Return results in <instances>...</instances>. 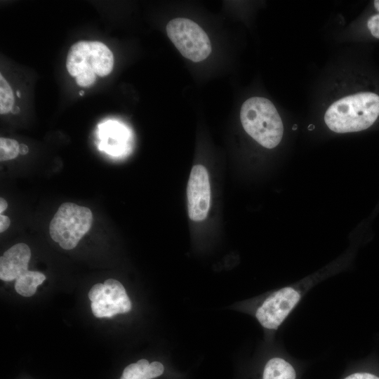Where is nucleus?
<instances>
[{"mask_svg": "<svg viewBox=\"0 0 379 379\" xmlns=\"http://www.w3.org/2000/svg\"><path fill=\"white\" fill-rule=\"evenodd\" d=\"M379 116V95L370 92L350 95L333 102L324 115L325 123L336 133H350L371 126Z\"/></svg>", "mask_w": 379, "mask_h": 379, "instance_id": "1", "label": "nucleus"}, {"mask_svg": "<svg viewBox=\"0 0 379 379\" xmlns=\"http://www.w3.org/2000/svg\"><path fill=\"white\" fill-rule=\"evenodd\" d=\"M114 56L111 50L98 41H80L68 51L66 68L83 87L93 84L96 77H105L112 70Z\"/></svg>", "mask_w": 379, "mask_h": 379, "instance_id": "2", "label": "nucleus"}, {"mask_svg": "<svg viewBox=\"0 0 379 379\" xmlns=\"http://www.w3.org/2000/svg\"><path fill=\"white\" fill-rule=\"evenodd\" d=\"M240 119L245 131L262 146L272 149L281 142L283 123L268 99L252 97L246 100L241 107Z\"/></svg>", "mask_w": 379, "mask_h": 379, "instance_id": "3", "label": "nucleus"}, {"mask_svg": "<svg viewBox=\"0 0 379 379\" xmlns=\"http://www.w3.org/2000/svg\"><path fill=\"white\" fill-rule=\"evenodd\" d=\"M92 223L93 214L88 208L66 202L60 206L53 215L49 233L61 248L71 250L89 231Z\"/></svg>", "mask_w": 379, "mask_h": 379, "instance_id": "4", "label": "nucleus"}, {"mask_svg": "<svg viewBox=\"0 0 379 379\" xmlns=\"http://www.w3.org/2000/svg\"><path fill=\"white\" fill-rule=\"evenodd\" d=\"M166 29L171 42L187 59L199 62L210 55L211 41L205 31L194 21L175 18L168 22Z\"/></svg>", "mask_w": 379, "mask_h": 379, "instance_id": "5", "label": "nucleus"}, {"mask_svg": "<svg viewBox=\"0 0 379 379\" xmlns=\"http://www.w3.org/2000/svg\"><path fill=\"white\" fill-rule=\"evenodd\" d=\"M307 291L306 288L289 286L273 292L257 309V320L266 329L277 330Z\"/></svg>", "mask_w": 379, "mask_h": 379, "instance_id": "6", "label": "nucleus"}, {"mask_svg": "<svg viewBox=\"0 0 379 379\" xmlns=\"http://www.w3.org/2000/svg\"><path fill=\"white\" fill-rule=\"evenodd\" d=\"M88 298L91 301L93 314L98 318L126 313L132 307L124 286L113 279L93 285L88 292Z\"/></svg>", "mask_w": 379, "mask_h": 379, "instance_id": "7", "label": "nucleus"}, {"mask_svg": "<svg viewBox=\"0 0 379 379\" xmlns=\"http://www.w3.org/2000/svg\"><path fill=\"white\" fill-rule=\"evenodd\" d=\"M188 215L193 221L207 217L211 201V187L206 168L195 165L192 168L187 188Z\"/></svg>", "mask_w": 379, "mask_h": 379, "instance_id": "8", "label": "nucleus"}, {"mask_svg": "<svg viewBox=\"0 0 379 379\" xmlns=\"http://www.w3.org/2000/svg\"><path fill=\"white\" fill-rule=\"evenodd\" d=\"M31 258L29 247L19 243L8 248L0 258V279L5 281L16 279L28 270Z\"/></svg>", "mask_w": 379, "mask_h": 379, "instance_id": "9", "label": "nucleus"}, {"mask_svg": "<svg viewBox=\"0 0 379 379\" xmlns=\"http://www.w3.org/2000/svg\"><path fill=\"white\" fill-rule=\"evenodd\" d=\"M164 371L161 363L153 361L149 364L142 359L126 366L120 379H152L160 376Z\"/></svg>", "mask_w": 379, "mask_h": 379, "instance_id": "10", "label": "nucleus"}, {"mask_svg": "<svg viewBox=\"0 0 379 379\" xmlns=\"http://www.w3.org/2000/svg\"><path fill=\"white\" fill-rule=\"evenodd\" d=\"M262 379H296V373L288 361L281 357H274L266 363Z\"/></svg>", "mask_w": 379, "mask_h": 379, "instance_id": "11", "label": "nucleus"}, {"mask_svg": "<svg viewBox=\"0 0 379 379\" xmlns=\"http://www.w3.org/2000/svg\"><path fill=\"white\" fill-rule=\"evenodd\" d=\"M45 279L46 277L43 273L28 270L15 279V289L20 295L30 297L36 293L38 286Z\"/></svg>", "mask_w": 379, "mask_h": 379, "instance_id": "12", "label": "nucleus"}, {"mask_svg": "<svg viewBox=\"0 0 379 379\" xmlns=\"http://www.w3.org/2000/svg\"><path fill=\"white\" fill-rule=\"evenodd\" d=\"M14 95L11 87L3 77L0 74V114H4L11 112L14 106Z\"/></svg>", "mask_w": 379, "mask_h": 379, "instance_id": "13", "label": "nucleus"}, {"mask_svg": "<svg viewBox=\"0 0 379 379\" xmlns=\"http://www.w3.org/2000/svg\"><path fill=\"white\" fill-rule=\"evenodd\" d=\"M20 144L13 139L0 138V160L7 161L15 159L20 154Z\"/></svg>", "mask_w": 379, "mask_h": 379, "instance_id": "14", "label": "nucleus"}, {"mask_svg": "<svg viewBox=\"0 0 379 379\" xmlns=\"http://www.w3.org/2000/svg\"><path fill=\"white\" fill-rule=\"evenodd\" d=\"M374 6L378 13L370 17L367 26L371 34L374 37L379 39V0L374 1Z\"/></svg>", "mask_w": 379, "mask_h": 379, "instance_id": "15", "label": "nucleus"}, {"mask_svg": "<svg viewBox=\"0 0 379 379\" xmlns=\"http://www.w3.org/2000/svg\"><path fill=\"white\" fill-rule=\"evenodd\" d=\"M344 379H379V377L370 373L359 372L349 375Z\"/></svg>", "mask_w": 379, "mask_h": 379, "instance_id": "16", "label": "nucleus"}, {"mask_svg": "<svg viewBox=\"0 0 379 379\" xmlns=\"http://www.w3.org/2000/svg\"><path fill=\"white\" fill-rule=\"evenodd\" d=\"M11 220L8 217L4 215H0V232L6 230L10 226Z\"/></svg>", "mask_w": 379, "mask_h": 379, "instance_id": "17", "label": "nucleus"}, {"mask_svg": "<svg viewBox=\"0 0 379 379\" xmlns=\"http://www.w3.org/2000/svg\"><path fill=\"white\" fill-rule=\"evenodd\" d=\"M28 152H29L28 147L24 143H20V147H19L20 154L25 155V154H27Z\"/></svg>", "mask_w": 379, "mask_h": 379, "instance_id": "18", "label": "nucleus"}, {"mask_svg": "<svg viewBox=\"0 0 379 379\" xmlns=\"http://www.w3.org/2000/svg\"><path fill=\"white\" fill-rule=\"evenodd\" d=\"M7 207H8L7 201L4 198L1 197L0 198V213H1V215L7 208Z\"/></svg>", "mask_w": 379, "mask_h": 379, "instance_id": "19", "label": "nucleus"}, {"mask_svg": "<svg viewBox=\"0 0 379 379\" xmlns=\"http://www.w3.org/2000/svg\"><path fill=\"white\" fill-rule=\"evenodd\" d=\"M11 112L13 114H18L20 112V108L17 105H14Z\"/></svg>", "mask_w": 379, "mask_h": 379, "instance_id": "20", "label": "nucleus"}, {"mask_svg": "<svg viewBox=\"0 0 379 379\" xmlns=\"http://www.w3.org/2000/svg\"><path fill=\"white\" fill-rule=\"evenodd\" d=\"M16 94H17L18 97H20V93L19 92V91H17Z\"/></svg>", "mask_w": 379, "mask_h": 379, "instance_id": "21", "label": "nucleus"}, {"mask_svg": "<svg viewBox=\"0 0 379 379\" xmlns=\"http://www.w3.org/2000/svg\"><path fill=\"white\" fill-rule=\"evenodd\" d=\"M79 94H80L81 95H84V91H80V92H79Z\"/></svg>", "mask_w": 379, "mask_h": 379, "instance_id": "22", "label": "nucleus"}]
</instances>
